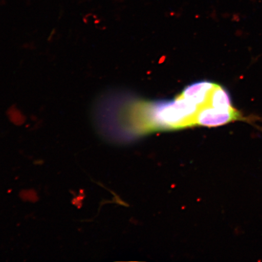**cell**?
Returning a JSON list of instances; mask_svg holds the SVG:
<instances>
[{"instance_id":"1","label":"cell","mask_w":262,"mask_h":262,"mask_svg":"<svg viewBox=\"0 0 262 262\" xmlns=\"http://www.w3.org/2000/svg\"><path fill=\"white\" fill-rule=\"evenodd\" d=\"M124 108L122 117L134 133L176 130L196 126V118L203 108L212 102L200 104L183 93L173 100L140 101Z\"/></svg>"}]
</instances>
